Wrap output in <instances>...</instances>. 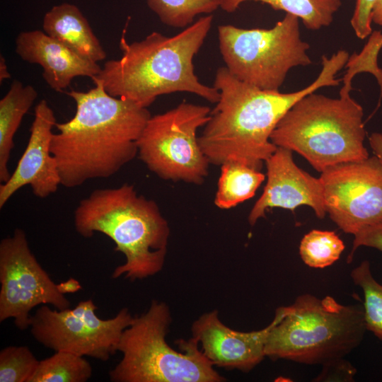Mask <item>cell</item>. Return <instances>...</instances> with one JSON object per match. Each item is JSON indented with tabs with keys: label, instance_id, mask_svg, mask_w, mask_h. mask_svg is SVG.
I'll return each mask as SVG.
<instances>
[{
	"label": "cell",
	"instance_id": "1",
	"mask_svg": "<svg viewBox=\"0 0 382 382\" xmlns=\"http://www.w3.org/2000/svg\"><path fill=\"white\" fill-rule=\"evenodd\" d=\"M349 53L337 51L322 57L317 79L292 93L261 89L234 77L224 66L217 69L214 81L219 99L198 137L199 146L209 162L221 166L237 161L260 170L277 146L270 140L277 125L300 99L325 86L340 83L337 73L346 64Z\"/></svg>",
	"mask_w": 382,
	"mask_h": 382
},
{
	"label": "cell",
	"instance_id": "2",
	"mask_svg": "<svg viewBox=\"0 0 382 382\" xmlns=\"http://www.w3.org/2000/svg\"><path fill=\"white\" fill-rule=\"evenodd\" d=\"M92 81L95 87L88 91L66 93L76 103V112L69 121L56 124L52 138L61 185L67 188L109 178L132 161L151 116L146 108L112 96L100 81Z\"/></svg>",
	"mask_w": 382,
	"mask_h": 382
},
{
	"label": "cell",
	"instance_id": "3",
	"mask_svg": "<svg viewBox=\"0 0 382 382\" xmlns=\"http://www.w3.org/2000/svg\"><path fill=\"white\" fill-rule=\"evenodd\" d=\"M213 18L212 14L202 16L172 36L154 31L142 40L129 43L122 35L121 57L107 61L94 78L110 96L142 108H147L160 96L177 92L192 93L216 103L218 90L199 80L193 64Z\"/></svg>",
	"mask_w": 382,
	"mask_h": 382
},
{
	"label": "cell",
	"instance_id": "4",
	"mask_svg": "<svg viewBox=\"0 0 382 382\" xmlns=\"http://www.w3.org/2000/svg\"><path fill=\"white\" fill-rule=\"evenodd\" d=\"M76 232L91 238L102 233L125 257L112 277L134 281L162 270L168 250L170 228L154 200L137 193L133 185L93 190L74 212Z\"/></svg>",
	"mask_w": 382,
	"mask_h": 382
},
{
	"label": "cell",
	"instance_id": "5",
	"mask_svg": "<svg viewBox=\"0 0 382 382\" xmlns=\"http://www.w3.org/2000/svg\"><path fill=\"white\" fill-rule=\"evenodd\" d=\"M272 323L265 356L311 365L345 357L367 331L362 305H343L330 296L320 299L311 294L279 307Z\"/></svg>",
	"mask_w": 382,
	"mask_h": 382
},
{
	"label": "cell",
	"instance_id": "6",
	"mask_svg": "<svg viewBox=\"0 0 382 382\" xmlns=\"http://www.w3.org/2000/svg\"><path fill=\"white\" fill-rule=\"evenodd\" d=\"M349 93L340 91L338 98L315 92L305 96L278 122L271 141L299 154L320 173L368 158L363 108Z\"/></svg>",
	"mask_w": 382,
	"mask_h": 382
},
{
	"label": "cell",
	"instance_id": "7",
	"mask_svg": "<svg viewBox=\"0 0 382 382\" xmlns=\"http://www.w3.org/2000/svg\"><path fill=\"white\" fill-rule=\"evenodd\" d=\"M171 323L168 306L153 300L148 310L134 316L122 333L117 351L121 360L109 372L112 382H221L193 337L177 341L180 351L166 342Z\"/></svg>",
	"mask_w": 382,
	"mask_h": 382
},
{
	"label": "cell",
	"instance_id": "8",
	"mask_svg": "<svg viewBox=\"0 0 382 382\" xmlns=\"http://www.w3.org/2000/svg\"><path fill=\"white\" fill-rule=\"evenodd\" d=\"M218 40L228 71L261 89L279 90L291 69L312 63L309 45L301 37L299 18L289 13L270 29L221 25Z\"/></svg>",
	"mask_w": 382,
	"mask_h": 382
},
{
	"label": "cell",
	"instance_id": "9",
	"mask_svg": "<svg viewBox=\"0 0 382 382\" xmlns=\"http://www.w3.org/2000/svg\"><path fill=\"white\" fill-rule=\"evenodd\" d=\"M210 113L207 106L183 102L151 116L137 141L139 158L163 180L202 184L210 163L197 134Z\"/></svg>",
	"mask_w": 382,
	"mask_h": 382
},
{
	"label": "cell",
	"instance_id": "10",
	"mask_svg": "<svg viewBox=\"0 0 382 382\" xmlns=\"http://www.w3.org/2000/svg\"><path fill=\"white\" fill-rule=\"evenodd\" d=\"M97 309L92 299L64 310L42 305L30 316V333L37 342L55 352L106 361L117 352L122 333L134 317L123 308L113 318L103 320L96 315Z\"/></svg>",
	"mask_w": 382,
	"mask_h": 382
},
{
	"label": "cell",
	"instance_id": "11",
	"mask_svg": "<svg viewBox=\"0 0 382 382\" xmlns=\"http://www.w3.org/2000/svg\"><path fill=\"white\" fill-rule=\"evenodd\" d=\"M0 322L13 319L21 330L29 328L31 310L51 305L58 310L70 302L31 252L25 232L16 228L0 242Z\"/></svg>",
	"mask_w": 382,
	"mask_h": 382
},
{
	"label": "cell",
	"instance_id": "12",
	"mask_svg": "<svg viewBox=\"0 0 382 382\" xmlns=\"http://www.w3.org/2000/svg\"><path fill=\"white\" fill-rule=\"evenodd\" d=\"M319 178L326 211L345 233L382 219V160L376 155L330 166Z\"/></svg>",
	"mask_w": 382,
	"mask_h": 382
},
{
	"label": "cell",
	"instance_id": "13",
	"mask_svg": "<svg viewBox=\"0 0 382 382\" xmlns=\"http://www.w3.org/2000/svg\"><path fill=\"white\" fill-rule=\"evenodd\" d=\"M53 110L45 100L35 108L26 148L8 180L0 185V208L21 187L29 185L35 197L46 198L61 185L57 163L51 153L52 128L56 125Z\"/></svg>",
	"mask_w": 382,
	"mask_h": 382
},
{
	"label": "cell",
	"instance_id": "14",
	"mask_svg": "<svg viewBox=\"0 0 382 382\" xmlns=\"http://www.w3.org/2000/svg\"><path fill=\"white\" fill-rule=\"evenodd\" d=\"M265 163L267 180L249 214L251 226L265 217L267 209L274 207L294 211L300 205H308L319 219L325 217L327 211L321 181L296 165L291 150L277 146Z\"/></svg>",
	"mask_w": 382,
	"mask_h": 382
},
{
	"label": "cell",
	"instance_id": "15",
	"mask_svg": "<svg viewBox=\"0 0 382 382\" xmlns=\"http://www.w3.org/2000/svg\"><path fill=\"white\" fill-rule=\"evenodd\" d=\"M251 332L234 330L222 323L216 310L204 313L192 325V337L213 366L248 372L266 357L265 347L272 327Z\"/></svg>",
	"mask_w": 382,
	"mask_h": 382
},
{
	"label": "cell",
	"instance_id": "16",
	"mask_svg": "<svg viewBox=\"0 0 382 382\" xmlns=\"http://www.w3.org/2000/svg\"><path fill=\"white\" fill-rule=\"evenodd\" d=\"M16 52L23 60L39 64L44 80L56 91L66 88L76 77L92 79L102 69L40 30L21 32L16 39Z\"/></svg>",
	"mask_w": 382,
	"mask_h": 382
},
{
	"label": "cell",
	"instance_id": "17",
	"mask_svg": "<svg viewBox=\"0 0 382 382\" xmlns=\"http://www.w3.org/2000/svg\"><path fill=\"white\" fill-rule=\"evenodd\" d=\"M42 29L85 59L98 63L106 58L88 20L74 4L65 2L53 6L44 16Z\"/></svg>",
	"mask_w": 382,
	"mask_h": 382
},
{
	"label": "cell",
	"instance_id": "18",
	"mask_svg": "<svg viewBox=\"0 0 382 382\" xmlns=\"http://www.w3.org/2000/svg\"><path fill=\"white\" fill-rule=\"evenodd\" d=\"M37 97L35 88L15 80L0 100V181L6 183L11 175L8 161L14 147L13 137L23 116Z\"/></svg>",
	"mask_w": 382,
	"mask_h": 382
},
{
	"label": "cell",
	"instance_id": "19",
	"mask_svg": "<svg viewBox=\"0 0 382 382\" xmlns=\"http://www.w3.org/2000/svg\"><path fill=\"white\" fill-rule=\"evenodd\" d=\"M265 176L260 170L237 161L221 166L214 204L228 209L253 197Z\"/></svg>",
	"mask_w": 382,
	"mask_h": 382
},
{
	"label": "cell",
	"instance_id": "20",
	"mask_svg": "<svg viewBox=\"0 0 382 382\" xmlns=\"http://www.w3.org/2000/svg\"><path fill=\"white\" fill-rule=\"evenodd\" d=\"M248 1H260L274 10L296 16L308 29L313 30L330 25L342 5L341 0H222L221 8L232 13Z\"/></svg>",
	"mask_w": 382,
	"mask_h": 382
},
{
	"label": "cell",
	"instance_id": "21",
	"mask_svg": "<svg viewBox=\"0 0 382 382\" xmlns=\"http://www.w3.org/2000/svg\"><path fill=\"white\" fill-rule=\"evenodd\" d=\"M93 369L84 357L58 351L39 362L30 382H85Z\"/></svg>",
	"mask_w": 382,
	"mask_h": 382
},
{
	"label": "cell",
	"instance_id": "22",
	"mask_svg": "<svg viewBox=\"0 0 382 382\" xmlns=\"http://www.w3.org/2000/svg\"><path fill=\"white\" fill-rule=\"evenodd\" d=\"M222 0H147L149 8L165 25L186 28L194 23L199 14H212Z\"/></svg>",
	"mask_w": 382,
	"mask_h": 382
},
{
	"label": "cell",
	"instance_id": "23",
	"mask_svg": "<svg viewBox=\"0 0 382 382\" xmlns=\"http://www.w3.org/2000/svg\"><path fill=\"white\" fill-rule=\"evenodd\" d=\"M350 277L364 294V313L366 330L382 340V284L374 277L369 260L352 269Z\"/></svg>",
	"mask_w": 382,
	"mask_h": 382
},
{
	"label": "cell",
	"instance_id": "24",
	"mask_svg": "<svg viewBox=\"0 0 382 382\" xmlns=\"http://www.w3.org/2000/svg\"><path fill=\"white\" fill-rule=\"evenodd\" d=\"M345 248L343 241L334 231L313 229L301 239L299 254L307 266L325 268L339 260Z\"/></svg>",
	"mask_w": 382,
	"mask_h": 382
},
{
	"label": "cell",
	"instance_id": "25",
	"mask_svg": "<svg viewBox=\"0 0 382 382\" xmlns=\"http://www.w3.org/2000/svg\"><path fill=\"white\" fill-rule=\"evenodd\" d=\"M40 361L24 345H9L0 352V382H30Z\"/></svg>",
	"mask_w": 382,
	"mask_h": 382
},
{
	"label": "cell",
	"instance_id": "26",
	"mask_svg": "<svg viewBox=\"0 0 382 382\" xmlns=\"http://www.w3.org/2000/svg\"><path fill=\"white\" fill-rule=\"evenodd\" d=\"M369 36L363 50L359 54H354L349 57L345 64L348 70L344 77V86L342 87L344 90L351 91L353 76L363 71L372 74L382 89V69L377 63L378 54L382 47V33L375 30Z\"/></svg>",
	"mask_w": 382,
	"mask_h": 382
},
{
	"label": "cell",
	"instance_id": "27",
	"mask_svg": "<svg viewBox=\"0 0 382 382\" xmlns=\"http://www.w3.org/2000/svg\"><path fill=\"white\" fill-rule=\"evenodd\" d=\"M320 373L313 380L324 381H354L357 374L356 368L345 357L331 360L322 365Z\"/></svg>",
	"mask_w": 382,
	"mask_h": 382
},
{
	"label": "cell",
	"instance_id": "28",
	"mask_svg": "<svg viewBox=\"0 0 382 382\" xmlns=\"http://www.w3.org/2000/svg\"><path fill=\"white\" fill-rule=\"evenodd\" d=\"M354 236L352 250L347 258V263L352 262L355 251L360 246L376 248L382 252V219L363 227Z\"/></svg>",
	"mask_w": 382,
	"mask_h": 382
},
{
	"label": "cell",
	"instance_id": "29",
	"mask_svg": "<svg viewBox=\"0 0 382 382\" xmlns=\"http://www.w3.org/2000/svg\"><path fill=\"white\" fill-rule=\"evenodd\" d=\"M376 0H357L351 25L359 39L369 37L372 31L371 11Z\"/></svg>",
	"mask_w": 382,
	"mask_h": 382
},
{
	"label": "cell",
	"instance_id": "30",
	"mask_svg": "<svg viewBox=\"0 0 382 382\" xmlns=\"http://www.w3.org/2000/svg\"><path fill=\"white\" fill-rule=\"evenodd\" d=\"M369 144L375 155L382 160V133H372L369 137Z\"/></svg>",
	"mask_w": 382,
	"mask_h": 382
},
{
	"label": "cell",
	"instance_id": "31",
	"mask_svg": "<svg viewBox=\"0 0 382 382\" xmlns=\"http://www.w3.org/2000/svg\"><path fill=\"white\" fill-rule=\"evenodd\" d=\"M58 284L60 291L64 294L74 293L81 289V286L80 285L79 282L74 278H70L68 280Z\"/></svg>",
	"mask_w": 382,
	"mask_h": 382
},
{
	"label": "cell",
	"instance_id": "32",
	"mask_svg": "<svg viewBox=\"0 0 382 382\" xmlns=\"http://www.w3.org/2000/svg\"><path fill=\"white\" fill-rule=\"evenodd\" d=\"M371 21L382 27V0H376L371 11Z\"/></svg>",
	"mask_w": 382,
	"mask_h": 382
},
{
	"label": "cell",
	"instance_id": "33",
	"mask_svg": "<svg viewBox=\"0 0 382 382\" xmlns=\"http://www.w3.org/2000/svg\"><path fill=\"white\" fill-rule=\"evenodd\" d=\"M11 78V74L8 71V66L6 63L5 58L1 54L0 56V82L2 83L4 80Z\"/></svg>",
	"mask_w": 382,
	"mask_h": 382
}]
</instances>
